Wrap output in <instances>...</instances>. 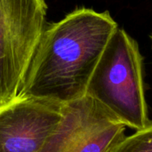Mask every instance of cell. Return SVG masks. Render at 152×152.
I'll list each match as a JSON object with an SVG mask.
<instances>
[{
  "mask_svg": "<svg viewBox=\"0 0 152 152\" xmlns=\"http://www.w3.org/2000/svg\"><path fill=\"white\" fill-rule=\"evenodd\" d=\"M151 45H152V33H151Z\"/></svg>",
  "mask_w": 152,
  "mask_h": 152,
  "instance_id": "obj_7",
  "label": "cell"
},
{
  "mask_svg": "<svg viewBox=\"0 0 152 152\" xmlns=\"http://www.w3.org/2000/svg\"><path fill=\"white\" fill-rule=\"evenodd\" d=\"M110 152H152V120L145 127L125 136Z\"/></svg>",
  "mask_w": 152,
  "mask_h": 152,
  "instance_id": "obj_6",
  "label": "cell"
},
{
  "mask_svg": "<svg viewBox=\"0 0 152 152\" xmlns=\"http://www.w3.org/2000/svg\"><path fill=\"white\" fill-rule=\"evenodd\" d=\"M126 126L94 98L64 103L61 119L41 152H110Z\"/></svg>",
  "mask_w": 152,
  "mask_h": 152,
  "instance_id": "obj_4",
  "label": "cell"
},
{
  "mask_svg": "<svg viewBox=\"0 0 152 152\" xmlns=\"http://www.w3.org/2000/svg\"><path fill=\"white\" fill-rule=\"evenodd\" d=\"M63 105L17 96L0 107V152H41L61 119Z\"/></svg>",
  "mask_w": 152,
  "mask_h": 152,
  "instance_id": "obj_5",
  "label": "cell"
},
{
  "mask_svg": "<svg viewBox=\"0 0 152 152\" xmlns=\"http://www.w3.org/2000/svg\"><path fill=\"white\" fill-rule=\"evenodd\" d=\"M45 0H0V107L19 94L46 27Z\"/></svg>",
  "mask_w": 152,
  "mask_h": 152,
  "instance_id": "obj_3",
  "label": "cell"
},
{
  "mask_svg": "<svg viewBox=\"0 0 152 152\" xmlns=\"http://www.w3.org/2000/svg\"><path fill=\"white\" fill-rule=\"evenodd\" d=\"M118 28L109 11L86 7L47 25L17 96L61 103L85 96L96 64Z\"/></svg>",
  "mask_w": 152,
  "mask_h": 152,
  "instance_id": "obj_1",
  "label": "cell"
},
{
  "mask_svg": "<svg viewBox=\"0 0 152 152\" xmlns=\"http://www.w3.org/2000/svg\"><path fill=\"white\" fill-rule=\"evenodd\" d=\"M142 63L138 43L118 28L96 64L86 93L135 131L145 127L151 120Z\"/></svg>",
  "mask_w": 152,
  "mask_h": 152,
  "instance_id": "obj_2",
  "label": "cell"
}]
</instances>
